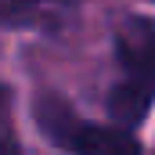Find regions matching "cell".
Returning <instances> with one entry per match:
<instances>
[{"label":"cell","mask_w":155,"mask_h":155,"mask_svg":"<svg viewBox=\"0 0 155 155\" xmlns=\"http://www.w3.org/2000/svg\"><path fill=\"white\" fill-rule=\"evenodd\" d=\"M155 105V87L148 83H137V79H119L116 87L108 90V97H105V108H108V116L116 126L123 130H134V126H141L148 112H152Z\"/></svg>","instance_id":"3"},{"label":"cell","mask_w":155,"mask_h":155,"mask_svg":"<svg viewBox=\"0 0 155 155\" xmlns=\"http://www.w3.org/2000/svg\"><path fill=\"white\" fill-rule=\"evenodd\" d=\"M116 58L126 79L155 87V22L130 15L116 29Z\"/></svg>","instance_id":"2"},{"label":"cell","mask_w":155,"mask_h":155,"mask_svg":"<svg viewBox=\"0 0 155 155\" xmlns=\"http://www.w3.org/2000/svg\"><path fill=\"white\" fill-rule=\"evenodd\" d=\"M33 116H36V126L43 130V137L69 155H144L130 130H123L116 123L105 126V123L79 119L76 108L54 90L36 94Z\"/></svg>","instance_id":"1"},{"label":"cell","mask_w":155,"mask_h":155,"mask_svg":"<svg viewBox=\"0 0 155 155\" xmlns=\"http://www.w3.org/2000/svg\"><path fill=\"white\" fill-rule=\"evenodd\" d=\"M0 155H22L18 130H15V108H11V90L0 83Z\"/></svg>","instance_id":"4"}]
</instances>
